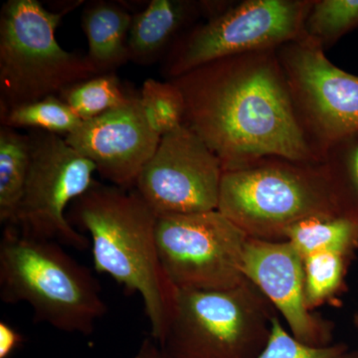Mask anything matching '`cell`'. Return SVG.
I'll return each mask as SVG.
<instances>
[{
    "mask_svg": "<svg viewBox=\"0 0 358 358\" xmlns=\"http://www.w3.org/2000/svg\"><path fill=\"white\" fill-rule=\"evenodd\" d=\"M350 355L343 343H333L324 348L303 345L282 326L279 315H275L270 339L257 358H350Z\"/></svg>",
    "mask_w": 358,
    "mask_h": 358,
    "instance_id": "cell-24",
    "label": "cell"
},
{
    "mask_svg": "<svg viewBox=\"0 0 358 358\" xmlns=\"http://www.w3.org/2000/svg\"><path fill=\"white\" fill-rule=\"evenodd\" d=\"M133 14L117 2L92 1L82 14L88 57L99 75L115 73L129 60V35Z\"/></svg>",
    "mask_w": 358,
    "mask_h": 358,
    "instance_id": "cell-15",
    "label": "cell"
},
{
    "mask_svg": "<svg viewBox=\"0 0 358 358\" xmlns=\"http://www.w3.org/2000/svg\"><path fill=\"white\" fill-rule=\"evenodd\" d=\"M286 241L303 259L320 252L353 257L358 249V222L345 216L307 219L289 228Z\"/></svg>",
    "mask_w": 358,
    "mask_h": 358,
    "instance_id": "cell-17",
    "label": "cell"
},
{
    "mask_svg": "<svg viewBox=\"0 0 358 358\" xmlns=\"http://www.w3.org/2000/svg\"><path fill=\"white\" fill-rule=\"evenodd\" d=\"M203 16V3L193 0H152L133 14L129 35V60L155 63Z\"/></svg>",
    "mask_w": 358,
    "mask_h": 358,
    "instance_id": "cell-14",
    "label": "cell"
},
{
    "mask_svg": "<svg viewBox=\"0 0 358 358\" xmlns=\"http://www.w3.org/2000/svg\"><path fill=\"white\" fill-rule=\"evenodd\" d=\"M277 50L219 59L169 80L185 98L183 124L217 157L223 173L268 157L320 164L296 117Z\"/></svg>",
    "mask_w": 358,
    "mask_h": 358,
    "instance_id": "cell-1",
    "label": "cell"
},
{
    "mask_svg": "<svg viewBox=\"0 0 358 358\" xmlns=\"http://www.w3.org/2000/svg\"><path fill=\"white\" fill-rule=\"evenodd\" d=\"M140 98L150 128L160 136H166L183 124L185 98L173 82L145 80Z\"/></svg>",
    "mask_w": 358,
    "mask_h": 358,
    "instance_id": "cell-23",
    "label": "cell"
},
{
    "mask_svg": "<svg viewBox=\"0 0 358 358\" xmlns=\"http://www.w3.org/2000/svg\"><path fill=\"white\" fill-rule=\"evenodd\" d=\"M217 210L265 241H286L289 228L307 219L341 216L322 164L280 157L224 171Z\"/></svg>",
    "mask_w": 358,
    "mask_h": 358,
    "instance_id": "cell-4",
    "label": "cell"
},
{
    "mask_svg": "<svg viewBox=\"0 0 358 358\" xmlns=\"http://www.w3.org/2000/svg\"><path fill=\"white\" fill-rule=\"evenodd\" d=\"M77 3L58 13L38 0H8L0 11V115L98 76L87 55L63 49L56 29Z\"/></svg>",
    "mask_w": 358,
    "mask_h": 358,
    "instance_id": "cell-6",
    "label": "cell"
},
{
    "mask_svg": "<svg viewBox=\"0 0 358 358\" xmlns=\"http://www.w3.org/2000/svg\"><path fill=\"white\" fill-rule=\"evenodd\" d=\"M352 256L320 252L303 258L306 303L308 310L331 303L343 293Z\"/></svg>",
    "mask_w": 358,
    "mask_h": 358,
    "instance_id": "cell-20",
    "label": "cell"
},
{
    "mask_svg": "<svg viewBox=\"0 0 358 358\" xmlns=\"http://www.w3.org/2000/svg\"><path fill=\"white\" fill-rule=\"evenodd\" d=\"M313 0L229 2L220 13L183 33L167 52L164 76L173 80L219 59L279 49L300 38Z\"/></svg>",
    "mask_w": 358,
    "mask_h": 358,
    "instance_id": "cell-7",
    "label": "cell"
},
{
    "mask_svg": "<svg viewBox=\"0 0 358 358\" xmlns=\"http://www.w3.org/2000/svg\"><path fill=\"white\" fill-rule=\"evenodd\" d=\"M341 216L358 222V131L331 145L322 157Z\"/></svg>",
    "mask_w": 358,
    "mask_h": 358,
    "instance_id": "cell-18",
    "label": "cell"
},
{
    "mask_svg": "<svg viewBox=\"0 0 358 358\" xmlns=\"http://www.w3.org/2000/svg\"><path fill=\"white\" fill-rule=\"evenodd\" d=\"M133 95L124 88L115 73H107L73 84L59 98L85 122L121 107Z\"/></svg>",
    "mask_w": 358,
    "mask_h": 358,
    "instance_id": "cell-19",
    "label": "cell"
},
{
    "mask_svg": "<svg viewBox=\"0 0 358 358\" xmlns=\"http://www.w3.org/2000/svg\"><path fill=\"white\" fill-rule=\"evenodd\" d=\"M160 138L136 93L128 103L82 122L65 136L71 147L95 164L102 178L126 190L134 189Z\"/></svg>",
    "mask_w": 358,
    "mask_h": 358,
    "instance_id": "cell-12",
    "label": "cell"
},
{
    "mask_svg": "<svg viewBox=\"0 0 358 358\" xmlns=\"http://www.w3.org/2000/svg\"><path fill=\"white\" fill-rule=\"evenodd\" d=\"M277 52L296 117L322 162L331 145L358 131V75L334 65L303 35Z\"/></svg>",
    "mask_w": 358,
    "mask_h": 358,
    "instance_id": "cell-10",
    "label": "cell"
},
{
    "mask_svg": "<svg viewBox=\"0 0 358 358\" xmlns=\"http://www.w3.org/2000/svg\"><path fill=\"white\" fill-rule=\"evenodd\" d=\"M358 28V0H313L303 36L327 50Z\"/></svg>",
    "mask_w": 358,
    "mask_h": 358,
    "instance_id": "cell-21",
    "label": "cell"
},
{
    "mask_svg": "<svg viewBox=\"0 0 358 358\" xmlns=\"http://www.w3.org/2000/svg\"><path fill=\"white\" fill-rule=\"evenodd\" d=\"M223 169L194 131L181 124L162 136L134 189L157 216L217 210Z\"/></svg>",
    "mask_w": 358,
    "mask_h": 358,
    "instance_id": "cell-11",
    "label": "cell"
},
{
    "mask_svg": "<svg viewBox=\"0 0 358 358\" xmlns=\"http://www.w3.org/2000/svg\"><path fill=\"white\" fill-rule=\"evenodd\" d=\"M355 324L358 329V313L355 315ZM355 358H358V352L355 353Z\"/></svg>",
    "mask_w": 358,
    "mask_h": 358,
    "instance_id": "cell-27",
    "label": "cell"
},
{
    "mask_svg": "<svg viewBox=\"0 0 358 358\" xmlns=\"http://www.w3.org/2000/svg\"><path fill=\"white\" fill-rule=\"evenodd\" d=\"M23 343V336L6 322H0V358H8Z\"/></svg>",
    "mask_w": 358,
    "mask_h": 358,
    "instance_id": "cell-25",
    "label": "cell"
},
{
    "mask_svg": "<svg viewBox=\"0 0 358 358\" xmlns=\"http://www.w3.org/2000/svg\"><path fill=\"white\" fill-rule=\"evenodd\" d=\"M249 237L218 210L157 217L160 263L176 289L219 291L239 286Z\"/></svg>",
    "mask_w": 358,
    "mask_h": 358,
    "instance_id": "cell-9",
    "label": "cell"
},
{
    "mask_svg": "<svg viewBox=\"0 0 358 358\" xmlns=\"http://www.w3.org/2000/svg\"><path fill=\"white\" fill-rule=\"evenodd\" d=\"M1 126L29 128L56 134L73 133L83 122L69 106L57 96L25 103L0 115Z\"/></svg>",
    "mask_w": 358,
    "mask_h": 358,
    "instance_id": "cell-22",
    "label": "cell"
},
{
    "mask_svg": "<svg viewBox=\"0 0 358 358\" xmlns=\"http://www.w3.org/2000/svg\"><path fill=\"white\" fill-rule=\"evenodd\" d=\"M31 145L29 134L16 129L0 128V222L11 225L29 173Z\"/></svg>",
    "mask_w": 358,
    "mask_h": 358,
    "instance_id": "cell-16",
    "label": "cell"
},
{
    "mask_svg": "<svg viewBox=\"0 0 358 358\" xmlns=\"http://www.w3.org/2000/svg\"><path fill=\"white\" fill-rule=\"evenodd\" d=\"M159 216L136 189L95 185L70 205L68 220L91 236L94 267L127 292L141 294L150 336H166L176 288L167 279L157 245Z\"/></svg>",
    "mask_w": 358,
    "mask_h": 358,
    "instance_id": "cell-2",
    "label": "cell"
},
{
    "mask_svg": "<svg viewBox=\"0 0 358 358\" xmlns=\"http://www.w3.org/2000/svg\"><path fill=\"white\" fill-rule=\"evenodd\" d=\"M350 358H355V355H352H352H350Z\"/></svg>",
    "mask_w": 358,
    "mask_h": 358,
    "instance_id": "cell-28",
    "label": "cell"
},
{
    "mask_svg": "<svg viewBox=\"0 0 358 358\" xmlns=\"http://www.w3.org/2000/svg\"><path fill=\"white\" fill-rule=\"evenodd\" d=\"M243 273L273 303L296 341L315 348L333 345V324L310 312L306 303L303 259L293 245L249 238Z\"/></svg>",
    "mask_w": 358,
    "mask_h": 358,
    "instance_id": "cell-13",
    "label": "cell"
},
{
    "mask_svg": "<svg viewBox=\"0 0 358 358\" xmlns=\"http://www.w3.org/2000/svg\"><path fill=\"white\" fill-rule=\"evenodd\" d=\"M0 296L27 303L35 322L68 334L91 336L108 312L91 271L62 245L6 225L0 240Z\"/></svg>",
    "mask_w": 358,
    "mask_h": 358,
    "instance_id": "cell-3",
    "label": "cell"
},
{
    "mask_svg": "<svg viewBox=\"0 0 358 358\" xmlns=\"http://www.w3.org/2000/svg\"><path fill=\"white\" fill-rule=\"evenodd\" d=\"M133 358H169L164 350H162L159 343L150 336L143 339L138 352Z\"/></svg>",
    "mask_w": 358,
    "mask_h": 358,
    "instance_id": "cell-26",
    "label": "cell"
},
{
    "mask_svg": "<svg viewBox=\"0 0 358 358\" xmlns=\"http://www.w3.org/2000/svg\"><path fill=\"white\" fill-rule=\"evenodd\" d=\"M29 173L11 225L40 239L84 251L88 238L68 220L66 211L96 183V166L71 147L65 138L31 129Z\"/></svg>",
    "mask_w": 358,
    "mask_h": 358,
    "instance_id": "cell-8",
    "label": "cell"
},
{
    "mask_svg": "<svg viewBox=\"0 0 358 358\" xmlns=\"http://www.w3.org/2000/svg\"><path fill=\"white\" fill-rule=\"evenodd\" d=\"M279 315L253 282L219 291L176 289L160 348L169 358H257Z\"/></svg>",
    "mask_w": 358,
    "mask_h": 358,
    "instance_id": "cell-5",
    "label": "cell"
}]
</instances>
